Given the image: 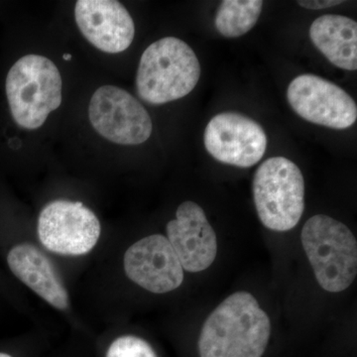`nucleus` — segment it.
I'll return each mask as SVG.
<instances>
[{
	"label": "nucleus",
	"mask_w": 357,
	"mask_h": 357,
	"mask_svg": "<svg viewBox=\"0 0 357 357\" xmlns=\"http://www.w3.org/2000/svg\"><path fill=\"white\" fill-rule=\"evenodd\" d=\"M204 143L208 153L227 165L249 168L264 156L267 135L258 122L236 112L213 116L206 126Z\"/></svg>",
	"instance_id": "9"
},
{
	"label": "nucleus",
	"mask_w": 357,
	"mask_h": 357,
	"mask_svg": "<svg viewBox=\"0 0 357 357\" xmlns=\"http://www.w3.org/2000/svg\"><path fill=\"white\" fill-rule=\"evenodd\" d=\"M344 1H340V0H306V1H298V4L300 6L304 7L307 9H314V10H319V9L330 8V7L338 6V4L342 3Z\"/></svg>",
	"instance_id": "17"
},
{
	"label": "nucleus",
	"mask_w": 357,
	"mask_h": 357,
	"mask_svg": "<svg viewBox=\"0 0 357 357\" xmlns=\"http://www.w3.org/2000/svg\"><path fill=\"white\" fill-rule=\"evenodd\" d=\"M102 227L98 217L79 202H52L40 213L38 236L42 244L58 255L79 256L93 250Z\"/></svg>",
	"instance_id": "7"
},
{
	"label": "nucleus",
	"mask_w": 357,
	"mask_h": 357,
	"mask_svg": "<svg viewBox=\"0 0 357 357\" xmlns=\"http://www.w3.org/2000/svg\"><path fill=\"white\" fill-rule=\"evenodd\" d=\"M77 27L98 50L121 53L135 35L132 17L116 0H79L75 6Z\"/></svg>",
	"instance_id": "12"
},
{
	"label": "nucleus",
	"mask_w": 357,
	"mask_h": 357,
	"mask_svg": "<svg viewBox=\"0 0 357 357\" xmlns=\"http://www.w3.org/2000/svg\"><path fill=\"white\" fill-rule=\"evenodd\" d=\"M310 37L319 51L335 67L357 69V23L351 18L326 14L310 28Z\"/></svg>",
	"instance_id": "14"
},
{
	"label": "nucleus",
	"mask_w": 357,
	"mask_h": 357,
	"mask_svg": "<svg viewBox=\"0 0 357 357\" xmlns=\"http://www.w3.org/2000/svg\"><path fill=\"white\" fill-rule=\"evenodd\" d=\"M288 102L305 121L333 129L351 128L357 119L354 98L337 84L316 75H301L289 84Z\"/></svg>",
	"instance_id": "8"
},
{
	"label": "nucleus",
	"mask_w": 357,
	"mask_h": 357,
	"mask_svg": "<svg viewBox=\"0 0 357 357\" xmlns=\"http://www.w3.org/2000/svg\"><path fill=\"white\" fill-rule=\"evenodd\" d=\"M124 271L131 281L155 294L176 290L184 269L166 236L153 234L132 244L124 255Z\"/></svg>",
	"instance_id": "10"
},
{
	"label": "nucleus",
	"mask_w": 357,
	"mask_h": 357,
	"mask_svg": "<svg viewBox=\"0 0 357 357\" xmlns=\"http://www.w3.org/2000/svg\"><path fill=\"white\" fill-rule=\"evenodd\" d=\"M0 357H13V356H9V354H1V352H0Z\"/></svg>",
	"instance_id": "19"
},
{
	"label": "nucleus",
	"mask_w": 357,
	"mask_h": 357,
	"mask_svg": "<svg viewBox=\"0 0 357 357\" xmlns=\"http://www.w3.org/2000/svg\"><path fill=\"white\" fill-rule=\"evenodd\" d=\"M63 58H64L66 61H70V59H72V55H70V54H66V55L63 56Z\"/></svg>",
	"instance_id": "18"
},
{
	"label": "nucleus",
	"mask_w": 357,
	"mask_h": 357,
	"mask_svg": "<svg viewBox=\"0 0 357 357\" xmlns=\"http://www.w3.org/2000/svg\"><path fill=\"white\" fill-rule=\"evenodd\" d=\"M271 321L255 296L239 291L208 317L199 340V357H262Z\"/></svg>",
	"instance_id": "1"
},
{
	"label": "nucleus",
	"mask_w": 357,
	"mask_h": 357,
	"mask_svg": "<svg viewBox=\"0 0 357 357\" xmlns=\"http://www.w3.org/2000/svg\"><path fill=\"white\" fill-rule=\"evenodd\" d=\"M62 77L57 66L40 55L20 59L6 77V96L14 121L21 128H41L62 103Z\"/></svg>",
	"instance_id": "4"
},
{
	"label": "nucleus",
	"mask_w": 357,
	"mask_h": 357,
	"mask_svg": "<svg viewBox=\"0 0 357 357\" xmlns=\"http://www.w3.org/2000/svg\"><path fill=\"white\" fill-rule=\"evenodd\" d=\"M107 357H157L146 340L135 335H123L110 344Z\"/></svg>",
	"instance_id": "16"
},
{
	"label": "nucleus",
	"mask_w": 357,
	"mask_h": 357,
	"mask_svg": "<svg viewBox=\"0 0 357 357\" xmlns=\"http://www.w3.org/2000/svg\"><path fill=\"white\" fill-rule=\"evenodd\" d=\"M262 7L261 0H225L215 16V27L227 38L243 36L255 27Z\"/></svg>",
	"instance_id": "15"
},
{
	"label": "nucleus",
	"mask_w": 357,
	"mask_h": 357,
	"mask_svg": "<svg viewBox=\"0 0 357 357\" xmlns=\"http://www.w3.org/2000/svg\"><path fill=\"white\" fill-rule=\"evenodd\" d=\"M7 263L22 283L51 306L61 311L69 309L67 290L56 274L50 260L36 246L28 243L14 246L7 255Z\"/></svg>",
	"instance_id": "13"
},
{
	"label": "nucleus",
	"mask_w": 357,
	"mask_h": 357,
	"mask_svg": "<svg viewBox=\"0 0 357 357\" xmlns=\"http://www.w3.org/2000/svg\"><path fill=\"white\" fill-rule=\"evenodd\" d=\"M199 77L201 64L191 47L176 37H165L143 52L136 89L145 102L164 105L189 95Z\"/></svg>",
	"instance_id": "2"
},
{
	"label": "nucleus",
	"mask_w": 357,
	"mask_h": 357,
	"mask_svg": "<svg viewBox=\"0 0 357 357\" xmlns=\"http://www.w3.org/2000/svg\"><path fill=\"white\" fill-rule=\"evenodd\" d=\"M89 117L96 132L116 144H141L149 139L153 130L145 107L119 86L96 89L89 102Z\"/></svg>",
	"instance_id": "6"
},
{
	"label": "nucleus",
	"mask_w": 357,
	"mask_h": 357,
	"mask_svg": "<svg viewBox=\"0 0 357 357\" xmlns=\"http://www.w3.org/2000/svg\"><path fill=\"white\" fill-rule=\"evenodd\" d=\"M301 238L317 281L324 290L342 292L354 283L357 274V243L347 225L328 215H317L305 223Z\"/></svg>",
	"instance_id": "3"
},
{
	"label": "nucleus",
	"mask_w": 357,
	"mask_h": 357,
	"mask_svg": "<svg viewBox=\"0 0 357 357\" xmlns=\"http://www.w3.org/2000/svg\"><path fill=\"white\" fill-rule=\"evenodd\" d=\"M258 217L267 229L288 231L299 223L305 210L304 176L285 157H271L256 170L252 184Z\"/></svg>",
	"instance_id": "5"
},
{
	"label": "nucleus",
	"mask_w": 357,
	"mask_h": 357,
	"mask_svg": "<svg viewBox=\"0 0 357 357\" xmlns=\"http://www.w3.org/2000/svg\"><path fill=\"white\" fill-rule=\"evenodd\" d=\"M167 239L183 269L198 273L211 267L218 255V239L203 208L194 202L178 206L176 220L167 225Z\"/></svg>",
	"instance_id": "11"
}]
</instances>
